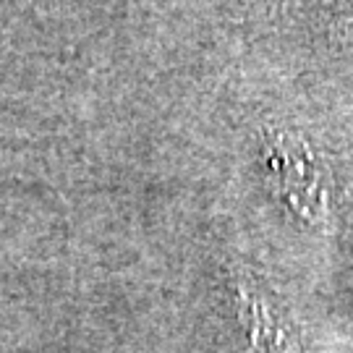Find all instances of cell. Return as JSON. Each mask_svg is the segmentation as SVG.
<instances>
[{
  "label": "cell",
  "mask_w": 353,
  "mask_h": 353,
  "mask_svg": "<svg viewBox=\"0 0 353 353\" xmlns=\"http://www.w3.org/2000/svg\"><path fill=\"white\" fill-rule=\"evenodd\" d=\"M267 168L280 196L303 220H319L327 210L322 170L309 147L296 137L275 134L267 139Z\"/></svg>",
  "instance_id": "obj_1"
},
{
  "label": "cell",
  "mask_w": 353,
  "mask_h": 353,
  "mask_svg": "<svg viewBox=\"0 0 353 353\" xmlns=\"http://www.w3.org/2000/svg\"><path fill=\"white\" fill-rule=\"evenodd\" d=\"M236 314L252 353H301L299 332L278 299L249 275H239L230 285Z\"/></svg>",
  "instance_id": "obj_2"
}]
</instances>
